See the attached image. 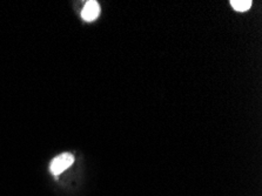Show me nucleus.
Instances as JSON below:
<instances>
[{"label": "nucleus", "instance_id": "f257e3e1", "mask_svg": "<svg viewBox=\"0 0 262 196\" xmlns=\"http://www.w3.org/2000/svg\"><path fill=\"white\" fill-rule=\"evenodd\" d=\"M74 162V158L72 154L70 153H63L61 155H59L55 159H53V161L51 162L50 169L52 171V174L54 175H59L61 174L63 170H66L67 168L72 166V163Z\"/></svg>", "mask_w": 262, "mask_h": 196}, {"label": "nucleus", "instance_id": "f03ea898", "mask_svg": "<svg viewBox=\"0 0 262 196\" xmlns=\"http://www.w3.org/2000/svg\"><path fill=\"white\" fill-rule=\"evenodd\" d=\"M99 13H100V6H99V4L94 2V0H91V2L86 3L84 9H82L81 15L86 21H93V20L98 18Z\"/></svg>", "mask_w": 262, "mask_h": 196}, {"label": "nucleus", "instance_id": "7ed1b4c3", "mask_svg": "<svg viewBox=\"0 0 262 196\" xmlns=\"http://www.w3.org/2000/svg\"><path fill=\"white\" fill-rule=\"evenodd\" d=\"M231 5L237 12H246L251 9L252 2L251 0H232Z\"/></svg>", "mask_w": 262, "mask_h": 196}]
</instances>
